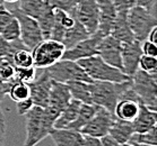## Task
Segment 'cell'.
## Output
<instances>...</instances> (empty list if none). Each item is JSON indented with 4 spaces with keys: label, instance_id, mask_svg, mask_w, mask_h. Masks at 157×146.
I'll use <instances>...</instances> for the list:
<instances>
[{
    "label": "cell",
    "instance_id": "obj_1",
    "mask_svg": "<svg viewBox=\"0 0 157 146\" xmlns=\"http://www.w3.org/2000/svg\"><path fill=\"white\" fill-rule=\"evenodd\" d=\"M129 81L115 83L106 81H92L89 83V90L92 96V102L98 107L105 108L107 111L113 114L114 108L118 103L122 92L130 84ZM114 115V114H113Z\"/></svg>",
    "mask_w": 157,
    "mask_h": 146
},
{
    "label": "cell",
    "instance_id": "obj_2",
    "mask_svg": "<svg viewBox=\"0 0 157 146\" xmlns=\"http://www.w3.org/2000/svg\"><path fill=\"white\" fill-rule=\"evenodd\" d=\"M82 69L85 71V73L88 75V78L92 81H106V82H121L129 81L131 78L123 73L121 70L107 64L104 62L98 55L82 59L77 62Z\"/></svg>",
    "mask_w": 157,
    "mask_h": 146
},
{
    "label": "cell",
    "instance_id": "obj_3",
    "mask_svg": "<svg viewBox=\"0 0 157 146\" xmlns=\"http://www.w3.org/2000/svg\"><path fill=\"white\" fill-rule=\"evenodd\" d=\"M128 23L135 39L144 42L147 39L150 30L157 26L156 16L146 8L135 6L128 11Z\"/></svg>",
    "mask_w": 157,
    "mask_h": 146
},
{
    "label": "cell",
    "instance_id": "obj_4",
    "mask_svg": "<svg viewBox=\"0 0 157 146\" xmlns=\"http://www.w3.org/2000/svg\"><path fill=\"white\" fill-rule=\"evenodd\" d=\"M132 89L138 94L141 103L148 108L156 110L157 107V78L156 74H150L141 70L137 72L131 78Z\"/></svg>",
    "mask_w": 157,
    "mask_h": 146
},
{
    "label": "cell",
    "instance_id": "obj_5",
    "mask_svg": "<svg viewBox=\"0 0 157 146\" xmlns=\"http://www.w3.org/2000/svg\"><path fill=\"white\" fill-rule=\"evenodd\" d=\"M64 46L61 42L53 39H43L32 51L33 66L36 69H48L62 59Z\"/></svg>",
    "mask_w": 157,
    "mask_h": 146
},
{
    "label": "cell",
    "instance_id": "obj_6",
    "mask_svg": "<svg viewBox=\"0 0 157 146\" xmlns=\"http://www.w3.org/2000/svg\"><path fill=\"white\" fill-rule=\"evenodd\" d=\"M47 71L51 80L64 83V84H68L70 82L75 81H82L87 83L92 82V80L88 78V75L86 74L82 66L74 61L61 59L57 63L48 68Z\"/></svg>",
    "mask_w": 157,
    "mask_h": 146
},
{
    "label": "cell",
    "instance_id": "obj_7",
    "mask_svg": "<svg viewBox=\"0 0 157 146\" xmlns=\"http://www.w3.org/2000/svg\"><path fill=\"white\" fill-rule=\"evenodd\" d=\"M44 108L33 106L25 115L26 118V138L24 146H36L40 142L49 136L52 128L49 127L43 119Z\"/></svg>",
    "mask_w": 157,
    "mask_h": 146
},
{
    "label": "cell",
    "instance_id": "obj_8",
    "mask_svg": "<svg viewBox=\"0 0 157 146\" xmlns=\"http://www.w3.org/2000/svg\"><path fill=\"white\" fill-rule=\"evenodd\" d=\"M11 11L16 17L18 25H19V33H21L19 39L21 41V43L25 45L27 50L32 51L37 44L43 41V36L41 29H40L39 23L34 18L23 14L18 9L17 6Z\"/></svg>",
    "mask_w": 157,
    "mask_h": 146
},
{
    "label": "cell",
    "instance_id": "obj_9",
    "mask_svg": "<svg viewBox=\"0 0 157 146\" xmlns=\"http://www.w3.org/2000/svg\"><path fill=\"white\" fill-rule=\"evenodd\" d=\"M71 15L85 27L89 35L94 34L98 28L100 10L97 0H77Z\"/></svg>",
    "mask_w": 157,
    "mask_h": 146
},
{
    "label": "cell",
    "instance_id": "obj_10",
    "mask_svg": "<svg viewBox=\"0 0 157 146\" xmlns=\"http://www.w3.org/2000/svg\"><path fill=\"white\" fill-rule=\"evenodd\" d=\"M27 84L29 88V98L32 99L34 106L47 107L52 84V80L48 74L47 69H41L39 73H36L35 79Z\"/></svg>",
    "mask_w": 157,
    "mask_h": 146
},
{
    "label": "cell",
    "instance_id": "obj_11",
    "mask_svg": "<svg viewBox=\"0 0 157 146\" xmlns=\"http://www.w3.org/2000/svg\"><path fill=\"white\" fill-rule=\"evenodd\" d=\"M103 37L105 36L102 35L100 32H95L86 39L77 43L75 46L70 47L68 50H64L62 60L78 62L79 60H82V59L97 55V45Z\"/></svg>",
    "mask_w": 157,
    "mask_h": 146
},
{
    "label": "cell",
    "instance_id": "obj_12",
    "mask_svg": "<svg viewBox=\"0 0 157 146\" xmlns=\"http://www.w3.org/2000/svg\"><path fill=\"white\" fill-rule=\"evenodd\" d=\"M115 116L107 111L105 108L98 107L93 118L80 129L82 135L101 138L109 134V129L112 126Z\"/></svg>",
    "mask_w": 157,
    "mask_h": 146
},
{
    "label": "cell",
    "instance_id": "obj_13",
    "mask_svg": "<svg viewBox=\"0 0 157 146\" xmlns=\"http://www.w3.org/2000/svg\"><path fill=\"white\" fill-rule=\"evenodd\" d=\"M122 43L113 36L107 35L97 45V55L107 64L122 71Z\"/></svg>",
    "mask_w": 157,
    "mask_h": 146
},
{
    "label": "cell",
    "instance_id": "obj_14",
    "mask_svg": "<svg viewBox=\"0 0 157 146\" xmlns=\"http://www.w3.org/2000/svg\"><path fill=\"white\" fill-rule=\"evenodd\" d=\"M141 55V42L133 41L131 43L122 44V72L125 73L129 78H132V75L138 70V64Z\"/></svg>",
    "mask_w": 157,
    "mask_h": 146
},
{
    "label": "cell",
    "instance_id": "obj_15",
    "mask_svg": "<svg viewBox=\"0 0 157 146\" xmlns=\"http://www.w3.org/2000/svg\"><path fill=\"white\" fill-rule=\"evenodd\" d=\"M71 99L72 98L68 86L52 80L50 94H49V102L47 107L60 115L61 111L69 105Z\"/></svg>",
    "mask_w": 157,
    "mask_h": 146
},
{
    "label": "cell",
    "instance_id": "obj_16",
    "mask_svg": "<svg viewBox=\"0 0 157 146\" xmlns=\"http://www.w3.org/2000/svg\"><path fill=\"white\" fill-rule=\"evenodd\" d=\"M100 18H98V28L96 32H100L103 36L110 35L111 29L113 27L114 20L117 18V10L112 5L111 0H97Z\"/></svg>",
    "mask_w": 157,
    "mask_h": 146
},
{
    "label": "cell",
    "instance_id": "obj_17",
    "mask_svg": "<svg viewBox=\"0 0 157 146\" xmlns=\"http://www.w3.org/2000/svg\"><path fill=\"white\" fill-rule=\"evenodd\" d=\"M157 123V114L156 110H153L147 106L140 103L139 111L137 117L131 121L133 133L141 134V133L149 132L150 129L156 127Z\"/></svg>",
    "mask_w": 157,
    "mask_h": 146
},
{
    "label": "cell",
    "instance_id": "obj_18",
    "mask_svg": "<svg viewBox=\"0 0 157 146\" xmlns=\"http://www.w3.org/2000/svg\"><path fill=\"white\" fill-rule=\"evenodd\" d=\"M56 146H82L84 135L69 128H52L49 133Z\"/></svg>",
    "mask_w": 157,
    "mask_h": 146
},
{
    "label": "cell",
    "instance_id": "obj_19",
    "mask_svg": "<svg viewBox=\"0 0 157 146\" xmlns=\"http://www.w3.org/2000/svg\"><path fill=\"white\" fill-rule=\"evenodd\" d=\"M127 16H128L127 11L117 12V18H115L113 27H112L110 33L111 36H113L114 38L120 41L122 44L131 43L133 41H136L131 29L129 27L128 17Z\"/></svg>",
    "mask_w": 157,
    "mask_h": 146
},
{
    "label": "cell",
    "instance_id": "obj_20",
    "mask_svg": "<svg viewBox=\"0 0 157 146\" xmlns=\"http://www.w3.org/2000/svg\"><path fill=\"white\" fill-rule=\"evenodd\" d=\"M75 20L76 19L72 15L64 12L62 10H59V9H54V24L49 39L62 42L64 33L67 32V29H69L74 25Z\"/></svg>",
    "mask_w": 157,
    "mask_h": 146
},
{
    "label": "cell",
    "instance_id": "obj_21",
    "mask_svg": "<svg viewBox=\"0 0 157 146\" xmlns=\"http://www.w3.org/2000/svg\"><path fill=\"white\" fill-rule=\"evenodd\" d=\"M133 128L130 121H124L118 118H114L112 126L109 129V135L114 139L118 144L128 143L133 135Z\"/></svg>",
    "mask_w": 157,
    "mask_h": 146
},
{
    "label": "cell",
    "instance_id": "obj_22",
    "mask_svg": "<svg viewBox=\"0 0 157 146\" xmlns=\"http://www.w3.org/2000/svg\"><path fill=\"white\" fill-rule=\"evenodd\" d=\"M139 107L140 103L137 101L130 99H120L115 106L113 114H114L115 118H118V119L131 123L137 117Z\"/></svg>",
    "mask_w": 157,
    "mask_h": 146
},
{
    "label": "cell",
    "instance_id": "obj_23",
    "mask_svg": "<svg viewBox=\"0 0 157 146\" xmlns=\"http://www.w3.org/2000/svg\"><path fill=\"white\" fill-rule=\"evenodd\" d=\"M88 36H90V35H89V33L86 30L85 27H84L80 23L75 20L74 25L69 29H67V32L64 33V36H63V38H62V42H61V43L63 44V46L66 50H68L70 47L75 46L77 43L86 39Z\"/></svg>",
    "mask_w": 157,
    "mask_h": 146
},
{
    "label": "cell",
    "instance_id": "obj_24",
    "mask_svg": "<svg viewBox=\"0 0 157 146\" xmlns=\"http://www.w3.org/2000/svg\"><path fill=\"white\" fill-rule=\"evenodd\" d=\"M80 105H82V102L78 101V100H75V99L70 100L69 105L64 108L63 110L61 111V114L57 118V120L54 123L53 128H67L69 125L75 120L76 117H77Z\"/></svg>",
    "mask_w": 157,
    "mask_h": 146
},
{
    "label": "cell",
    "instance_id": "obj_25",
    "mask_svg": "<svg viewBox=\"0 0 157 146\" xmlns=\"http://www.w3.org/2000/svg\"><path fill=\"white\" fill-rule=\"evenodd\" d=\"M49 6L48 0H19L17 7L23 14L37 19Z\"/></svg>",
    "mask_w": 157,
    "mask_h": 146
},
{
    "label": "cell",
    "instance_id": "obj_26",
    "mask_svg": "<svg viewBox=\"0 0 157 146\" xmlns=\"http://www.w3.org/2000/svg\"><path fill=\"white\" fill-rule=\"evenodd\" d=\"M97 108H98V106L94 105V103H82L76 119L69 125L67 128L75 129V130L80 132V129L93 118V116L95 115V112L97 110Z\"/></svg>",
    "mask_w": 157,
    "mask_h": 146
},
{
    "label": "cell",
    "instance_id": "obj_27",
    "mask_svg": "<svg viewBox=\"0 0 157 146\" xmlns=\"http://www.w3.org/2000/svg\"><path fill=\"white\" fill-rule=\"evenodd\" d=\"M67 86L69 88L72 99L78 100L82 103H93L90 90H89V83L82 81H75L68 83Z\"/></svg>",
    "mask_w": 157,
    "mask_h": 146
},
{
    "label": "cell",
    "instance_id": "obj_28",
    "mask_svg": "<svg viewBox=\"0 0 157 146\" xmlns=\"http://www.w3.org/2000/svg\"><path fill=\"white\" fill-rule=\"evenodd\" d=\"M36 20L39 23L43 39H49L54 24V8L50 5Z\"/></svg>",
    "mask_w": 157,
    "mask_h": 146
},
{
    "label": "cell",
    "instance_id": "obj_29",
    "mask_svg": "<svg viewBox=\"0 0 157 146\" xmlns=\"http://www.w3.org/2000/svg\"><path fill=\"white\" fill-rule=\"evenodd\" d=\"M8 96L15 102H18L21 100L29 98V84L25 82L14 81L11 84L10 89L8 91Z\"/></svg>",
    "mask_w": 157,
    "mask_h": 146
},
{
    "label": "cell",
    "instance_id": "obj_30",
    "mask_svg": "<svg viewBox=\"0 0 157 146\" xmlns=\"http://www.w3.org/2000/svg\"><path fill=\"white\" fill-rule=\"evenodd\" d=\"M11 64L14 65L15 68H27V66H33V57L31 51L27 48H21L18 50L17 52H15L13 54V56L10 57Z\"/></svg>",
    "mask_w": 157,
    "mask_h": 146
},
{
    "label": "cell",
    "instance_id": "obj_31",
    "mask_svg": "<svg viewBox=\"0 0 157 146\" xmlns=\"http://www.w3.org/2000/svg\"><path fill=\"white\" fill-rule=\"evenodd\" d=\"M157 130L156 127L150 129L149 132L141 134H133L129 142L138 143V144H148V145H157Z\"/></svg>",
    "mask_w": 157,
    "mask_h": 146
},
{
    "label": "cell",
    "instance_id": "obj_32",
    "mask_svg": "<svg viewBox=\"0 0 157 146\" xmlns=\"http://www.w3.org/2000/svg\"><path fill=\"white\" fill-rule=\"evenodd\" d=\"M37 69L34 66H27V68H15V81H21L29 83L32 82L36 77Z\"/></svg>",
    "mask_w": 157,
    "mask_h": 146
},
{
    "label": "cell",
    "instance_id": "obj_33",
    "mask_svg": "<svg viewBox=\"0 0 157 146\" xmlns=\"http://www.w3.org/2000/svg\"><path fill=\"white\" fill-rule=\"evenodd\" d=\"M19 25H18V22L16 17L10 24H8L5 28H2L0 30V36L2 37L6 41H9V42H13V41H17L19 39Z\"/></svg>",
    "mask_w": 157,
    "mask_h": 146
},
{
    "label": "cell",
    "instance_id": "obj_34",
    "mask_svg": "<svg viewBox=\"0 0 157 146\" xmlns=\"http://www.w3.org/2000/svg\"><path fill=\"white\" fill-rule=\"evenodd\" d=\"M138 69L141 71L150 73V74H156L157 71V59L155 56H148L143 54L139 60Z\"/></svg>",
    "mask_w": 157,
    "mask_h": 146
},
{
    "label": "cell",
    "instance_id": "obj_35",
    "mask_svg": "<svg viewBox=\"0 0 157 146\" xmlns=\"http://www.w3.org/2000/svg\"><path fill=\"white\" fill-rule=\"evenodd\" d=\"M48 2L54 9H59V10H62L71 15L75 9L76 4H77V0H48Z\"/></svg>",
    "mask_w": 157,
    "mask_h": 146
},
{
    "label": "cell",
    "instance_id": "obj_36",
    "mask_svg": "<svg viewBox=\"0 0 157 146\" xmlns=\"http://www.w3.org/2000/svg\"><path fill=\"white\" fill-rule=\"evenodd\" d=\"M15 66L9 61L4 60L0 63V79L4 81H15Z\"/></svg>",
    "mask_w": 157,
    "mask_h": 146
},
{
    "label": "cell",
    "instance_id": "obj_37",
    "mask_svg": "<svg viewBox=\"0 0 157 146\" xmlns=\"http://www.w3.org/2000/svg\"><path fill=\"white\" fill-rule=\"evenodd\" d=\"M15 19V16L10 9H8L5 5L0 6V30L5 28L8 24H10Z\"/></svg>",
    "mask_w": 157,
    "mask_h": 146
},
{
    "label": "cell",
    "instance_id": "obj_38",
    "mask_svg": "<svg viewBox=\"0 0 157 146\" xmlns=\"http://www.w3.org/2000/svg\"><path fill=\"white\" fill-rule=\"evenodd\" d=\"M112 5L114 6L117 12L127 11L128 12L132 7L137 5V0H111Z\"/></svg>",
    "mask_w": 157,
    "mask_h": 146
},
{
    "label": "cell",
    "instance_id": "obj_39",
    "mask_svg": "<svg viewBox=\"0 0 157 146\" xmlns=\"http://www.w3.org/2000/svg\"><path fill=\"white\" fill-rule=\"evenodd\" d=\"M33 106H34V103H33V101H32L31 98H27V99L18 101V102H16L17 114L19 115V116H25V115L27 114L31 109H32Z\"/></svg>",
    "mask_w": 157,
    "mask_h": 146
},
{
    "label": "cell",
    "instance_id": "obj_40",
    "mask_svg": "<svg viewBox=\"0 0 157 146\" xmlns=\"http://www.w3.org/2000/svg\"><path fill=\"white\" fill-rule=\"evenodd\" d=\"M141 51L143 54L148 55V56H157V45L149 42L148 39H145L141 42Z\"/></svg>",
    "mask_w": 157,
    "mask_h": 146
},
{
    "label": "cell",
    "instance_id": "obj_41",
    "mask_svg": "<svg viewBox=\"0 0 157 146\" xmlns=\"http://www.w3.org/2000/svg\"><path fill=\"white\" fill-rule=\"evenodd\" d=\"M14 81H4L0 79V102L2 101L4 97L8 94V91L10 89L11 84Z\"/></svg>",
    "mask_w": 157,
    "mask_h": 146
},
{
    "label": "cell",
    "instance_id": "obj_42",
    "mask_svg": "<svg viewBox=\"0 0 157 146\" xmlns=\"http://www.w3.org/2000/svg\"><path fill=\"white\" fill-rule=\"evenodd\" d=\"M136 6L146 8V9L154 12V9H155V6H156V0H137Z\"/></svg>",
    "mask_w": 157,
    "mask_h": 146
},
{
    "label": "cell",
    "instance_id": "obj_43",
    "mask_svg": "<svg viewBox=\"0 0 157 146\" xmlns=\"http://www.w3.org/2000/svg\"><path fill=\"white\" fill-rule=\"evenodd\" d=\"M82 146H102L101 145V138L84 135V143H82Z\"/></svg>",
    "mask_w": 157,
    "mask_h": 146
},
{
    "label": "cell",
    "instance_id": "obj_44",
    "mask_svg": "<svg viewBox=\"0 0 157 146\" xmlns=\"http://www.w3.org/2000/svg\"><path fill=\"white\" fill-rule=\"evenodd\" d=\"M101 145L102 146H119L120 144H118L114 139L107 134V135L101 137Z\"/></svg>",
    "mask_w": 157,
    "mask_h": 146
},
{
    "label": "cell",
    "instance_id": "obj_45",
    "mask_svg": "<svg viewBox=\"0 0 157 146\" xmlns=\"http://www.w3.org/2000/svg\"><path fill=\"white\" fill-rule=\"evenodd\" d=\"M147 39H148L149 42H151V43L157 44V27H154V28L150 30Z\"/></svg>",
    "mask_w": 157,
    "mask_h": 146
},
{
    "label": "cell",
    "instance_id": "obj_46",
    "mask_svg": "<svg viewBox=\"0 0 157 146\" xmlns=\"http://www.w3.org/2000/svg\"><path fill=\"white\" fill-rule=\"evenodd\" d=\"M5 142V124L0 123V146H4Z\"/></svg>",
    "mask_w": 157,
    "mask_h": 146
},
{
    "label": "cell",
    "instance_id": "obj_47",
    "mask_svg": "<svg viewBox=\"0 0 157 146\" xmlns=\"http://www.w3.org/2000/svg\"><path fill=\"white\" fill-rule=\"evenodd\" d=\"M0 123L5 124V115H4L2 109H1V107H0Z\"/></svg>",
    "mask_w": 157,
    "mask_h": 146
},
{
    "label": "cell",
    "instance_id": "obj_48",
    "mask_svg": "<svg viewBox=\"0 0 157 146\" xmlns=\"http://www.w3.org/2000/svg\"><path fill=\"white\" fill-rule=\"evenodd\" d=\"M131 143L133 146H156V145H148V144H138V143H132V142H129Z\"/></svg>",
    "mask_w": 157,
    "mask_h": 146
},
{
    "label": "cell",
    "instance_id": "obj_49",
    "mask_svg": "<svg viewBox=\"0 0 157 146\" xmlns=\"http://www.w3.org/2000/svg\"><path fill=\"white\" fill-rule=\"evenodd\" d=\"M4 1H6V2H9V4H16V2H18L19 0H4Z\"/></svg>",
    "mask_w": 157,
    "mask_h": 146
},
{
    "label": "cell",
    "instance_id": "obj_50",
    "mask_svg": "<svg viewBox=\"0 0 157 146\" xmlns=\"http://www.w3.org/2000/svg\"><path fill=\"white\" fill-rule=\"evenodd\" d=\"M119 146H133V145H132V144H131V143H124V144H120V145H119Z\"/></svg>",
    "mask_w": 157,
    "mask_h": 146
},
{
    "label": "cell",
    "instance_id": "obj_51",
    "mask_svg": "<svg viewBox=\"0 0 157 146\" xmlns=\"http://www.w3.org/2000/svg\"><path fill=\"white\" fill-rule=\"evenodd\" d=\"M4 2H5L4 0H0V6H1V5H4Z\"/></svg>",
    "mask_w": 157,
    "mask_h": 146
},
{
    "label": "cell",
    "instance_id": "obj_52",
    "mask_svg": "<svg viewBox=\"0 0 157 146\" xmlns=\"http://www.w3.org/2000/svg\"><path fill=\"white\" fill-rule=\"evenodd\" d=\"M2 61H4V59H1V57H0V63H1V62H2Z\"/></svg>",
    "mask_w": 157,
    "mask_h": 146
},
{
    "label": "cell",
    "instance_id": "obj_53",
    "mask_svg": "<svg viewBox=\"0 0 157 146\" xmlns=\"http://www.w3.org/2000/svg\"><path fill=\"white\" fill-rule=\"evenodd\" d=\"M0 37H1V36H0Z\"/></svg>",
    "mask_w": 157,
    "mask_h": 146
}]
</instances>
